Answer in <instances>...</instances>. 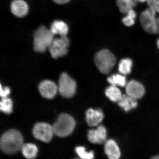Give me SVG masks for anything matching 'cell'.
Listing matches in <instances>:
<instances>
[{"instance_id": "6da1fadb", "label": "cell", "mask_w": 159, "mask_h": 159, "mask_svg": "<svg viewBox=\"0 0 159 159\" xmlns=\"http://www.w3.org/2000/svg\"><path fill=\"white\" fill-rule=\"evenodd\" d=\"M23 139L18 131L11 130L7 131L1 137L0 146L1 150L6 154H15L21 149Z\"/></svg>"}, {"instance_id": "7a4b0ae2", "label": "cell", "mask_w": 159, "mask_h": 159, "mask_svg": "<svg viewBox=\"0 0 159 159\" xmlns=\"http://www.w3.org/2000/svg\"><path fill=\"white\" fill-rule=\"evenodd\" d=\"M54 35L50 29L44 26L39 28L34 34V48L36 52H44L48 48L54 39Z\"/></svg>"}, {"instance_id": "3957f363", "label": "cell", "mask_w": 159, "mask_h": 159, "mask_svg": "<svg viewBox=\"0 0 159 159\" xmlns=\"http://www.w3.org/2000/svg\"><path fill=\"white\" fill-rule=\"evenodd\" d=\"M94 62L99 70L103 74H108L114 68L116 58L113 53L107 49L99 51L95 55Z\"/></svg>"}, {"instance_id": "277c9868", "label": "cell", "mask_w": 159, "mask_h": 159, "mask_svg": "<svg viewBox=\"0 0 159 159\" xmlns=\"http://www.w3.org/2000/svg\"><path fill=\"white\" fill-rule=\"evenodd\" d=\"M75 126V121L72 116L62 114L59 115L57 122L53 125V132L57 136L65 137L72 133Z\"/></svg>"}, {"instance_id": "5b68a950", "label": "cell", "mask_w": 159, "mask_h": 159, "mask_svg": "<svg viewBox=\"0 0 159 159\" xmlns=\"http://www.w3.org/2000/svg\"><path fill=\"white\" fill-rule=\"evenodd\" d=\"M58 85L59 93L62 96L70 98L75 94L76 83L67 73H61Z\"/></svg>"}, {"instance_id": "8992f818", "label": "cell", "mask_w": 159, "mask_h": 159, "mask_svg": "<svg viewBox=\"0 0 159 159\" xmlns=\"http://www.w3.org/2000/svg\"><path fill=\"white\" fill-rule=\"evenodd\" d=\"M69 39L66 36L54 39L48 49L52 57L57 59L66 55L68 51Z\"/></svg>"}, {"instance_id": "52a82bcc", "label": "cell", "mask_w": 159, "mask_h": 159, "mask_svg": "<svg viewBox=\"0 0 159 159\" xmlns=\"http://www.w3.org/2000/svg\"><path fill=\"white\" fill-rule=\"evenodd\" d=\"M53 127L45 123H38L35 125L33 130L34 136L39 140L48 142L52 138Z\"/></svg>"}, {"instance_id": "ba28073f", "label": "cell", "mask_w": 159, "mask_h": 159, "mask_svg": "<svg viewBox=\"0 0 159 159\" xmlns=\"http://www.w3.org/2000/svg\"><path fill=\"white\" fill-rule=\"evenodd\" d=\"M156 12L153 9L148 7L142 12L140 16V22L145 31L150 33L157 18Z\"/></svg>"}, {"instance_id": "9c48e42d", "label": "cell", "mask_w": 159, "mask_h": 159, "mask_svg": "<svg viewBox=\"0 0 159 159\" xmlns=\"http://www.w3.org/2000/svg\"><path fill=\"white\" fill-rule=\"evenodd\" d=\"M126 91L127 95L135 99L142 98L145 92L144 87L138 81L132 80L127 83Z\"/></svg>"}, {"instance_id": "30bf717a", "label": "cell", "mask_w": 159, "mask_h": 159, "mask_svg": "<svg viewBox=\"0 0 159 159\" xmlns=\"http://www.w3.org/2000/svg\"><path fill=\"white\" fill-rule=\"evenodd\" d=\"M40 93L45 98L51 99L54 97L57 91V87L53 81L45 80L40 84L39 87Z\"/></svg>"}, {"instance_id": "8fae6325", "label": "cell", "mask_w": 159, "mask_h": 159, "mask_svg": "<svg viewBox=\"0 0 159 159\" xmlns=\"http://www.w3.org/2000/svg\"><path fill=\"white\" fill-rule=\"evenodd\" d=\"M107 130L104 126H100L95 130L89 131L88 138L93 143L102 144L107 138Z\"/></svg>"}, {"instance_id": "7c38bea8", "label": "cell", "mask_w": 159, "mask_h": 159, "mask_svg": "<svg viewBox=\"0 0 159 159\" xmlns=\"http://www.w3.org/2000/svg\"><path fill=\"white\" fill-rule=\"evenodd\" d=\"M11 9L14 15L21 17L27 15L29 7L24 0H14L11 4Z\"/></svg>"}, {"instance_id": "4fadbf2b", "label": "cell", "mask_w": 159, "mask_h": 159, "mask_svg": "<svg viewBox=\"0 0 159 159\" xmlns=\"http://www.w3.org/2000/svg\"><path fill=\"white\" fill-rule=\"evenodd\" d=\"M104 114L101 110L89 109L87 111L86 119L89 126H97L102 122Z\"/></svg>"}, {"instance_id": "5bb4252c", "label": "cell", "mask_w": 159, "mask_h": 159, "mask_svg": "<svg viewBox=\"0 0 159 159\" xmlns=\"http://www.w3.org/2000/svg\"><path fill=\"white\" fill-rule=\"evenodd\" d=\"M105 152L108 158L117 159L120 158V152L116 143L112 140L106 141L105 144Z\"/></svg>"}, {"instance_id": "9a60e30c", "label": "cell", "mask_w": 159, "mask_h": 159, "mask_svg": "<svg viewBox=\"0 0 159 159\" xmlns=\"http://www.w3.org/2000/svg\"><path fill=\"white\" fill-rule=\"evenodd\" d=\"M50 30L53 34H59L61 36H66L68 33V25L62 21H55L52 24Z\"/></svg>"}, {"instance_id": "2e32d148", "label": "cell", "mask_w": 159, "mask_h": 159, "mask_svg": "<svg viewBox=\"0 0 159 159\" xmlns=\"http://www.w3.org/2000/svg\"><path fill=\"white\" fill-rule=\"evenodd\" d=\"M118 102L119 106L126 112L136 108L138 105L136 99L133 98L127 95H123L122 98Z\"/></svg>"}, {"instance_id": "e0dca14e", "label": "cell", "mask_w": 159, "mask_h": 159, "mask_svg": "<svg viewBox=\"0 0 159 159\" xmlns=\"http://www.w3.org/2000/svg\"><path fill=\"white\" fill-rule=\"evenodd\" d=\"M137 0H116L117 6L121 13L126 14L136 6Z\"/></svg>"}, {"instance_id": "ac0fdd59", "label": "cell", "mask_w": 159, "mask_h": 159, "mask_svg": "<svg viewBox=\"0 0 159 159\" xmlns=\"http://www.w3.org/2000/svg\"><path fill=\"white\" fill-rule=\"evenodd\" d=\"M105 94L110 100L114 102H118L123 95L117 86L112 85L107 89Z\"/></svg>"}, {"instance_id": "d6986e66", "label": "cell", "mask_w": 159, "mask_h": 159, "mask_svg": "<svg viewBox=\"0 0 159 159\" xmlns=\"http://www.w3.org/2000/svg\"><path fill=\"white\" fill-rule=\"evenodd\" d=\"M107 81L111 85L122 87L126 86V77L125 75L120 74H113L107 78Z\"/></svg>"}, {"instance_id": "ffe728a7", "label": "cell", "mask_w": 159, "mask_h": 159, "mask_svg": "<svg viewBox=\"0 0 159 159\" xmlns=\"http://www.w3.org/2000/svg\"><path fill=\"white\" fill-rule=\"evenodd\" d=\"M133 61L129 58L123 59L119 62L118 70L120 74L125 75H129L132 71Z\"/></svg>"}, {"instance_id": "44dd1931", "label": "cell", "mask_w": 159, "mask_h": 159, "mask_svg": "<svg viewBox=\"0 0 159 159\" xmlns=\"http://www.w3.org/2000/svg\"><path fill=\"white\" fill-rule=\"evenodd\" d=\"M22 152L26 158L32 159L37 156L38 149L35 145L30 143L23 144L21 148Z\"/></svg>"}, {"instance_id": "7402d4cb", "label": "cell", "mask_w": 159, "mask_h": 159, "mask_svg": "<svg viewBox=\"0 0 159 159\" xmlns=\"http://www.w3.org/2000/svg\"><path fill=\"white\" fill-rule=\"evenodd\" d=\"M12 102L11 99L7 97L2 98L0 103V109L2 112L9 114L12 110Z\"/></svg>"}, {"instance_id": "603a6c76", "label": "cell", "mask_w": 159, "mask_h": 159, "mask_svg": "<svg viewBox=\"0 0 159 159\" xmlns=\"http://www.w3.org/2000/svg\"><path fill=\"white\" fill-rule=\"evenodd\" d=\"M122 20L124 24L127 27L132 26L135 23V19L136 17V13L134 10L129 11Z\"/></svg>"}, {"instance_id": "cb8c5ba5", "label": "cell", "mask_w": 159, "mask_h": 159, "mask_svg": "<svg viewBox=\"0 0 159 159\" xmlns=\"http://www.w3.org/2000/svg\"><path fill=\"white\" fill-rule=\"evenodd\" d=\"M75 152L81 158L91 159L94 158V155L93 152H87L84 147H77L75 148Z\"/></svg>"}, {"instance_id": "d4e9b609", "label": "cell", "mask_w": 159, "mask_h": 159, "mask_svg": "<svg viewBox=\"0 0 159 159\" xmlns=\"http://www.w3.org/2000/svg\"><path fill=\"white\" fill-rule=\"evenodd\" d=\"M149 7L154 10L159 14V0H148L147 2Z\"/></svg>"}, {"instance_id": "484cf974", "label": "cell", "mask_w": 159, "mask_h": 159, "mask_svg": "<svg viewBox=\"0 0 159 159\" xmlns=\"http://www.w3.org/2000/svg\"><path fill=\"white\" fill-rule=\"evenodd\" d=\"M150 34H159V17L157 18L155 20L154 24L151 29L150 33Z\"/></svg>"}, {"instance_id": "4316f807", "label": "cell", "mask_w": 159, "mask_h": 159, "mask_svg": "<svg viewBox=\"0 0 159 159\" xmlns=\"http://www.w3.org/2000/svg\"><path fill=\"white\" fill-rule=\"evenodd\" d=\"M10 93V89L9 87H5L3 89L2 88L1 86V96L2 98L7 97Z\"/></svg>"}, {"instance_id": "83f0119b", "label": "cell", "mask_w": 159, "mask_h": 159, "mask_svg": "<svg viewBox=\"0 0 159 159\" xmlns=\"http://www.w3.org/2000/svg\"><path fill=\"white\" fill-rule=\"evenodd\" d=\"M55 3L58 4H64L68 3L70 0H53Z\"/></svg>"}, {"instance_id": "f1b7e54d", "label": "cell", "mask_w": 159, "mask_h": 159, "mask_svg": "<svg viewBox=\"0 0 159 159\" xmlns=\"http://www.w3.org/2000/svg\"><path fill=\"white\" fill-rule=\"evenodd\" d=\"M157 46L158 48L159 49V37L157 41Z\"/></svg>"}, {"instance_id": "f546056e", "label": "cell", "mask_w": 159, "mask_h": 159, "mask_svg": "<svg viewBox=\"0 0 159 159\" xmlns=\"http://www.w3.org/2000/svg\"><path fill=\"white\" fill-rule=\"evenodd\" d=\"M148 0H137V1L138 2H148Z\"/></svg>"}, {"instance_id": "4dcf8cb0", "label": "cell", "mask_w": 159, "mask_h": 159, "mask_svg": "<svg viewBox=\"0 0 159 159\" xmlns=\"http://www.w3.org/2000/svg\"><path fill=\"white\" fill-rule=\"evenodd\" d=\"M152 158L154 159H159V155H157V156H155Z\"/></svg>"}]
</instances>
